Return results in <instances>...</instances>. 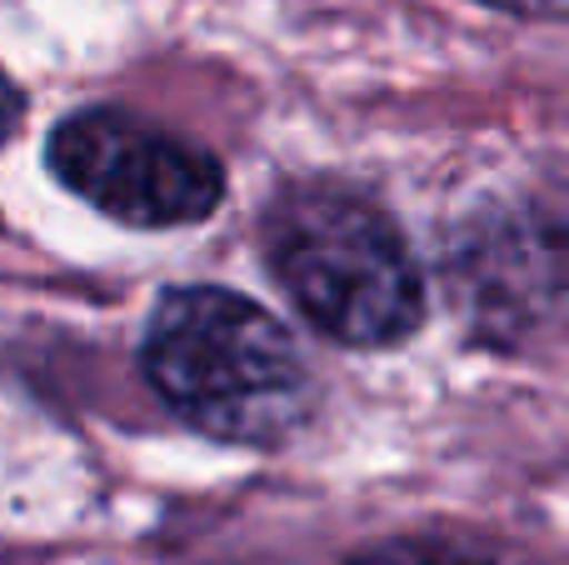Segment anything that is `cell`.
Returning <instances> with one entry per match:
<instances>
[{
	"label": "cell",
	"mask_w": 569,
	"mask_h": 565,
	"mask_svg": "<svg viewBox=\"0 0 569 565\" xmlns=\"http://www.w3.org/2000/svg\"><path fill=\"white\" fill-rule=\"evenodd\" d=\"M266 266L320 336L350 350L400 346L425 320V276L390 210L335 180H300L266 210Z\"/></svg>",
	"instance_id": "2"
},
{
	"label": "cell",
	"mask_w": 569,
	"mask_h": 565,
	"mask_svg": "<svg viewBox=\"0 0 569 565\" xmlns=\"http://www.w3.org/2000/svg\"><path fill=\"white\" fill-rule=\"evenodd\" d=\"M485 6H505V10H560V0H485Z\"/></svg>",
	"instance_id": "7"
},
{
	"label": "cell",
	"mask_w": 569,
	"mask_h": 565,
	"mask_svg": "<svg viewBox=\"0 0 569 565\" xmlns=\"http://www.w3.org/2000/svg\"><path fill=\"white\" fill-rule=\"evenodd\" d=\"M350 565H500V561L480 546H460V541H385L375 551H360Z\"/></svg>",
	"instance_id": "5"
},
{
	"label": "cell",
	"mask_w": 569,
	"mask_h": 565,
	"mask_svg": "<svg viewBox=\"0 0 569 565\" xmlns=\"http://www.w3.org/2000/svg\"><path fill=\"white\" fill-rule=\"evenodd\" d=\"M46 166L70 196L130 230L196 226L226 200V166L206 146L120 106L70 110L46 140Z\"/></svg>",
	"instance_id": "3"
},
{
	"label": "cell",
	"mask_w": 569,
	"mask_h": 565,
	"mask_svg": "<svg viewBox=\"0 0 569 565\" xmlns=\"http://www.w3.org/2000/svg\"><path fill=\"white\" fill-rule=\"evenodd\" d=\"M560 226H535L530 220H515L500 226L495 220L480 240L460 250V276L465 296H470L475 320L485 326V336L495 346H505V330H540L555 326L560 316Z\"/></svg>",
	"instance_id": "4"
},
{
	"label": "cell",
	"mask_w": 569,
	"mask_h": 565,
	"mask_svg": "<svg viewBox=\"0 0 569 565\" xmlns=\"http://www.w3.org/2000/svg\"><path fill=\"white\" fill-rule=\"evenodd\" d=\"M156 396L220 446L276 450L315 416V376L290 330L226 286H180L156 300L140 340Z\"/></svg>",
	"instance_id": "1"
},
{
	"label": "cell",
	"mask_w": 569,
	"mask_h": 565,
	"mask_svg": "<svg viewBox=\"0 0 569 565\" xmlns=\"http://www.w3.org/2000/svg\"><path fill=\"white\" fill-rule=\"evenodd\" d=\"M20 116H26V96H20V86L6 76V70H0V146L16 136Z\"/></svg>",
	"instance_id": "6"
}]
</instances>
